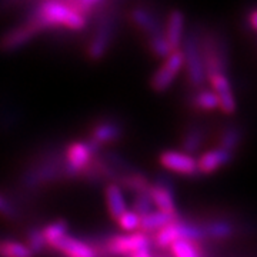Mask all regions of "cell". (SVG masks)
Here are the masks:
<instances>
[{
    "mask_svg": "<svg viewBox=\"0 0 257 257\" xmlns=\"http://www.w3.org/2000/svg\"><path fill=\"white\" fill-rule=\"evenodd\" d=\"M30 20H33L42 32L47 29H66L72 32H82L86 29L89 20L74 10L69 2L49 0L42 2L35 6L29 13Z\"/></svg>",
    "mask_w": 257,
    "mask_h": 257,
    "instance_id": "6da1fadb",
    "label": "cell"
},
{
    "mask_svg": "<svg viewBox=\"0 0 257 257\" xmlns=\"http://www.w3.org/2000/svg\"><path fill=\"white\" fill-rule=\"evenodd\" d=\"M62 179H64L63 155L49 153L29 163L20 175V184L26 190L35 192Z\"/></svg>",
    "mask_w": 257,
    "mask_h": 257,
    "instance_id": "7a4b0ae2",
    "label": "cell"
},
{
    "mask_svg": "<svg viewBox=\"0 0 257 257\" xmlns=\"http://www.w3.org/2000/svg\"><path fill=\"white\" fill-rule=\"evenodd\" d=\"M109 8H110V3H107L94 16L96 18L94 30L86 47V56L93 63H97L106 57L116 35L117 16H116V12L110 10Z\"/></svg>",
    "mask_w": 257,
    "mask_h": 257,
    "instance_id": "3957f363",
    "label": "cell"
},
{
    "mask_svg": "<svg viewBox=\"0 0 257 257\" xmlns=\"http://www.w3.org/2000/svg\"><path fill=\"white\" fill-rule=\"evenodd\" d=\"M180 52L183 55V69H186L189 83L196 89H203L207 76L200 47V35L196 30H190L184 35Z\"/></svg>",
    "mask_w": 257,
    "mask_h": 257,
    "instance_id": "277c9868",
    "label": "cell"
},
{
    "mask_svg": "<svg viewBox=\"0 0 257 257\" xmlns=\"http://www.w3.org/2000/svg\"><path fill=\"white\" fill-rule=\"evenodd\" d=\"M100 152V149L92 145L89 140L69 143L63 153L64 179H82L84 170Z\"/></svg>",
    "mask_w": 257,
    "mask_h": 257,
    "instance_id": "5b68a950",
    "label": "cell"
},
{
    "mask_svg": "<svg viewBox=\"0 0 257 257\" xmlns=\"http://www.w3.org/2000/svg\"><path fill=\"white\" fill-rule=\"evenodd\" d=\"M152 237L143 233H123V234H113L104 239L99 247H96L97 254L104 253L109 256H132L142 248L152 247Z\"/></svg>",
    "mask_w": 257,
    "mask_h": 257,
    "instance_id": "8992f818",
    "label": "cell"
},
{
    "mask_svg": "<svg viewBox=\"0 0 257 257\" xmlns=\"http://www.w3.org/2000/svg\"><path fill=\"white\" fill-rule=\"evenodd\" d=\"M40 33H42V29L39 28L33 20L26 19L23 23L10 28L0 36V52L3 53L16 52L19 49L29 45Z\"/></svg>",
    "mask_w": 257,
    "mask_h": 257,
    "instance_id": "52a82bcc",
    "label": "cell"
},
{
    "mask_svg": "<svg viewBox=\"0 0 257 257\" xmlns=\"http://www.w3.org/2000/svg\"><path fill=\"white\" fill-rule=\"evenodd\" d=\"M183 70V55L180 50H175L169 57H166L159 66L156 72L150 77V87L157 93L166 92L172 87L176 77Z\"/></svg>",
    "mask_w": 257,
    "mask_h": 257,
    "instance_id": "ba28073f",
    "label": "cell"
},
{
    "mask_svg": "<svg viewBox=\"0 0 257 257\" xmlns=\"http://www.w3.org/2000/svg\"><path fill=\"white\" fill-rule=\"evenodd\" d=\"M128 19L132 25L138 29L142 35H145L146 40L152 37L165 35V23L155 10L147 6L139 5L128 12Z\"/></svg>",
    "mask_w": 257,
    "mask_h": 257,
    "instance_id": "9c48e42d",
    "label": "cell"
},
{
    "mask_svg": "<svg viewBox=\"0 0 257 257\" xmlns=\"http://www.w3.org/2000/svg\"><path fill=\"white\" fill-rule=\"evenodd\" d=\"M124 135L123 124L114 119H101L97 120L89 132L87 140L103 150L104 147L110 146L113 143H117Z\"/></svg>",
    "mask_w": 257,
    "mask_h": 257,
    "instance_id": "30bf717a",
    "label": "cell"
},
{
    "mask_svg": "<svg viewBox=\"0 0 257 257\" xmlns=\"http://www.w3.org/2000/svg\"><path fill=\"white\" fill-rule=\"evenodd\" d=\"M147 194L156 210L177 217V204L175 199V187L166 177H160L156 182L150 183Z\"/></svg>",
    "mask_w": 257,
    "mask_h": 257,
    "instance_id": "8fae6325",
    "label": "cell"
},
{
    "mask_svg": "<svg viewBox=\"0 0 257 257\" xmlns=\"http://www.w3.org/2000/svg\"><path fill=\"white\" fill-rule=\"evenodd\" d=\"M159 162L166 170H170L177 175L187 176V177L200 176L199 167H197V157L190 156L184 152L166 150L163 153H160Z\"/></svg>",
    "mask_w": 257,
    "mask_h": 257,
    "instance_id": "7c38bea8",
    "label": "cell"
},
{
    "mask_svg": "<svg viewBox=\"0 0 257 257\" xmlns=\"http://www.w3.org/2000/svg\"><path fill=\"white\" fill-rule=\"evenodd\" d=\"M207 82L210 83L211 90L219 99V109L224 114H233L237 109V101L227 73L210 74L207 77Z\"/></svg>",
    "mask_w": 257,
    "mask_h": 257,
    "instance_id": "4fadbf2b",
    "label": "cell"
},
{
    "mask_svg": "<svg viewBox=\"0 0 257 257\" xmlns=\"http://www.w3.org/2000/svg\"><path fill=\"white\" fill-rule=\"evenodd\" d=\"M234 153H231L229 150L223 149V147H214L207 152H204L203 155L197 157V167H199V173L200 175H211L217 170H220L221 167L227 166L233 160Z\"/></svg>",
    "mask_w": 257,
    "mask_h": 257,
    "instance_id": "5bb4252c",
    "label": "cell"
},
{
    "mask_svg": "<svg viewBox=\"0 0 257 257\" xmlns=\"http://www.w3.org/2000/svg\"><path fill=\"white\" fill-rule=\"evenodd\" d=\"M50 248L60 251L66 257H99L94 246L70 234H66L60 240H57Z\"/></svg>",
    "mask_w": 257,
    "mask_h": 257,
    "instance_id": "9a60e30c",
    "label": "cell"
},
{
    "mask_svg": "<svg viewBox=\"0 0 257 257\" xmlns=\"http://www.w3.org/2000/svg\"><path fill=\"white\" fill-rule=\"evenodd\" d=\"M186 35V16L182 10L169 12L165 22V36L173 50H180Z\"/></svg>",
    "mask_w": 257,
    "mask_h": 257,
    "instance_id": "2e32d148",
    "label": "cell"
},
{
    "mask_svg": "<svg viewBox=\"0 0 257 257\" xmlns=\"http://www.w3.org/2000/svg\"><path fill=\"white\" fill-rule=\"evenodd\" d=\"M104 200L113 220H117L124 211L128 210L124 192L117 183H107L104 186Z\"/></svg>",
    "mask_w": 257,
    "mask_h": 257,
    "instance_id": "e0dca14e",
    "label": "cell"
},
{
    "mask_svg": "<svg viewBox=\"0 0 257 257\" xmlns=\"http://www.w3.org/2000/svg\"><path fill=\"white\" fill-rule=\"evenodd\" d=\"M175 219H177V217L162 213L159 210H153L145 217H140V229H139V231L152 237V234H155L159 230L166 227L169 223H172Z\"/></svg>",
    "mask_w": 257,
    "mask_h": 257,
    "instance_id": "ac0fdd59",
    "label": "cell"
},
{
    "mask_svg": "<svg viewBox=\"0 0 257 257\" xmlns=\"http://www.w3.org/2000/svg\"><path fill=\"white\" fill-rule=\"evenodd\" d=\"M204 140H206L204 128L199 124H193L184 132L183 139H182V149L184 153L194 156L202 149Z\"/></svg>",
    "mask_w": 257,
    "mask_h": 257,
    "instance_id": "d6986e66",
    "label": "cell"
},
{
    "mask_svg": "<svg viewBox=\"0 0 257 257\" xmlns=\"http://www.w3.org/2000/svg\"><path fill=\"white\" fill-rule=\"evenodd\" d=\"M150 183L152 182L143 173H140L139 170H135L132 173L121 176L119 179V182H117V184L121 187L123 192L126 190V192H130L132 194H139V193L147 192Z\"/></svg>",
    "mask_w": 257,
    "mask_h": 257,
    "instance_id": "ffe728a7",
    "label": "cell"
},
{
    "mask_svg": "<svg viewBox=\"0 0 257 257\" xmlns=\"http://www.w3.org/2000/svg\"><path fill=\"white\" fill-rule=\"evenodd\" d=\"M206 239L226 240L234 234V226L227 220H210L202 224Z\"/></svg>",
    "mask_w": 257,
    "mask_h": 257,
    "instance_id": "44dd1931",
    "label": "cell"
},
{
    "mask_svg": "<svg viewBox=\"0 0 257 257\" xmlns=\"http://www.w3.org/2000/svg\"><path fill=\"white\" fill-rule=\"evenodd\" d=\"M192 104L197 110H217L219 109V99L211 89H197V92L192 96Z\"/></svg>",
    "mask_w": 257,
    "mask_h": 257,
    "instance_id": "7402d4cb",
    "label": "cell"
},
{
    "mask_svg": "<svg viewBox=\"0 0 257 257\" xmlns=\"http://www.w3.org/2000/svg\"><path fill=\"white\" fill-rule=\"evenodd\" d=\"M42 233H43V239L46 241L47 247H52L53 243L62 239L66 234H69V224L63 219H59L46 224L42 229Z\"/></svg>",
    "mask_w": 257,
    "mask_h": 257,
    "instance_id": "603a6c76",
    "label": "cell"
},
{
    "mask_svg": "<svg viewBox=\"0 0 257 257\" xmlns=\"http://www.w3.org/2000/svg\"><path fill=\"white\" fill-rule=\"evenodd\" d=\"M0 257H35V254L22 241L0 239Z\"/></svg>",
    "mask_w": 257,
    "mask_h": 257,
    "instance_id": "cb8c5ba5",
    "label": "cell"
},
{
    "mask_svg": "<svg viewBox=\"0 0 257 257\" xmlns=\"http://www.w3.org/2000/svg\"><path fill=\"white\" fill-rule=\"evenodd\" d=\"M243 139V133L237 126L230 124L221 132L220 139H219V147H223L226 150H229L231 153H234V150L240 146Z\"/></svg>",
    "mask_w": 257,
    "mask_h": 257,
    "instance_id": "d4e9b609",
    "label": "cell"
},
{
    "mask_svg": "<svg viewBox=\"0 0 257 257\" xmlns=\"http://www.w3.org/2000/svg\"><path fill=\"white\" fill-rule=\"evenodd\" d=\"M169 248L172 257H204L200 248V243H194V241L179 240L175 241Z\"/></svg>",
    "mask_w": 257,
    "mask_h": 257,
    "instance_id": "484cf974",
    "label": "cell"
},
{
    "mask_svg": "<svg viewBox=\"0 0 257 257\" xmlns=\"http://www.w3.org/2000/svg\"><path fill=\"white\" fill-rule=\"evenodd\" d=\"M147 47H149L150 53L155 56V57H157V59H163V60L175 52V50L170 47L169 42L166 40L165 35H160V36L149 39V40H147Z\"/></svg>",
    "mask_w": 257,
    "mask_h": 257,
    "instance_id": "4316f807",
    "label": "cell"
},
{
    "mask_svg": "<svg viewBox=\"0 0 257 257\" xmlns=\"http://www.w3.org/2000/svg\"><path fill=\"white\" fill-rule=\"evenodd\" d=\"M20 210L18 204L6 196L3 192H0V217L9 221H18L20 219Z\"/></svg>",
    "mask_w": 257,
    "mask_h": 257,
    "instance_id": "83f0119b",
    "label": "cell"
},
{
    "mask_svg": "<svg viewBox=\"0 0 257 257\" xmlns=\"http://www.w3.org/2000/svg\"><path fill=\"white\" fill-rule=\"evenodd\" d=\"M26 246L29 247V250L36 256V254H40L43 253V250L47 247L46 241L43 239V233H42V229L39 227H33V229H29L28 234H26Z\"/></svg>",
    "mask_w": 257,
    "mask_h": 257,
    "instance_id": "f1b7e54d",
    "label": "cell"
},
{
    "mask_svg": "<svg viewBox=\"0 0 257 257\" xmlns=\"http://www.w3.org/2000/svg\"><path fill=\"white\" fill-rule=\"evenodd\" d=\"M132 210L135 211L138 216L140 217H145L149 213L155 210V206L150 200L147 192L145 193H139V194H133V209Z\"/></svg>",
    "mask_w": 257,
    "mask_h": 257,
    "instance_id": "f546056e",
    "label": "cell"
},
{
    "mask_svg": "<svg viewBox=\"0 0 257 257\" xmlns=\"http://www.w3.org/2000/svg\"><path fill=\"white\" fill-rule=\"evenodd\" d=\"M116 221L120 229L124 230L126 233H138L140 229V216L133 210H126Z\"/></svg>",
    "mask_w": 257,
    "mask_h": 257,
    "instance_id": "4dcf8cb0",
    "label": "cell"
},
{
    "mask_svg": "<svg viewBox=\"0 0 257 257\" xmlns=\"http://www.w3.org/2000/svg\"><path fill=\"white\" fill-rule=\"evenodd\" d=\"M248 26L253 29L254 32H257V9H253L247 16Z\"/></svg>",
    "mask_w": 257,
    "mask_h": 257,
    "instance_id": "1f68e13d",
    "label": "cell"
},
{
    "mask_svg": "<svg viewBox=\"0 0 257 257\" xmlns=\"http://www.w3.org/2000/svg\"><path fill=\"white\" fill-rule=\"evenodd\" d=\"M128 257H155V254L152 253V247H147V248H142V250H139L136 253H133L132 256Z\"/></svg>",
    "mask_w": 257,
    "mask_h": 257,
    "instance_id": "d6a6232c",
    "label": "cell"
}]
</instances>
